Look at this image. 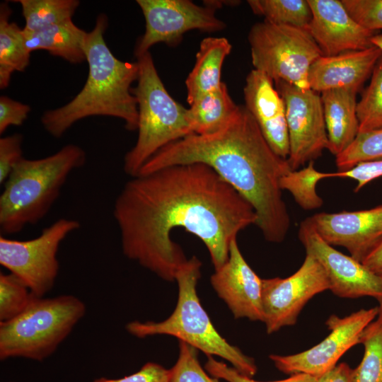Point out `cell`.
<instances>
[{
  "label": "cell",
  "instance_id": "1",
  "mask_svg": "<svg viewBox=\"0 0 382 382\" xmlns=\"http://www.w3.org/2000/svg\"><path fill=\"white\" fill-rule=\"evenodd\" d=\"M113 216L123 254L168 282L187 260L171 238L176 228L204 243L216 270L227 261L238 233L257 221L252 206L199 163L132 177L115 199Z\"/></svg>",
  "mask_w": 382,
  "mask_h": 382
},
{
  "label": "cell",
  "instance_id": "2",
  "mask_svg": "<svg viewBox=\"0 0 382 382\" xmlns=\"http://www.w3.org/2000/svg\"><path fill=\"white\" fill-rule=\"evenodd\" d=\"M199 163L211 167L253 208L256 226L271 243H281L290 228V216L280 187L292 170L287 159L271 148L245 105L219 130L190 134L164 146L138 175L166 167Z\"/></svg>",
  "mask_w": 382,
  "mask_h": 382
},
{
  "label": "cell",
  "instance_id": "3",
  "mask_svg": "<svg viewBox=\"0 0 382 382\" xmlns=\"http://www.w3.org/2000/svg\"><path fill=\"white\" fill-rule=\"evenodd\" d=\"M108 25L106 15L101 13L87 32L88 74L83 87L69 103L41 116L44 129L52 137H61L76 122L91 116L117 117L127 129H137V101L132 84L137 80L139 66L114 56L104 38Z\"/></svg>",
  "mask_w": 382,
  "mask_h": 382
},
{
  "label": "cell",
  "instance_id": "4",
  "mask_svg": "<svg viewBox=\"0 0 382 382\" xmlns=\"http://www.w3.org/2000/svg\"><path fill=\"white\" fill-rule=\"evenodd\" d=\"M86 161L84 150L72 144L42 158H23L5 182L0 196L1 233H16L42 220L69 175Z\"/></svg>",
  "mask_w": 382,
  "mask_h": 382
},
{
  "label": "cell",
  "instance_id": "5",
  "mask_svg": "<svg viewBox=\"0 0 382 382\" xmlns=\"http://www.w3.org/2000/svg\"><path fill=\"white\" fill-rule=\"evenodd\" d=\"M201 267L200 260L192 256L178 270L175 277L178 287V301L168 318L159 322L134 320L128 323L125 328L138 338L158 335L175 337L207 356L220 357L243 375L253 378L257 372L254 359L219 334L200 303L197 285Z\"/></svg>",
  "mask_w": 382,
  "mask_h": 382
},
{
  "label": "cell",
  "instance_id": "6",
  "mask_svg": "<svg viewBox=\"0 0 382 382\" xmlns=\"http://www.w3.org/2000/svg\"><path fill=\"white\" fill-rule=\"evenodd\" d=\"M139 74L132 88L138 108V135L124 157L123 169L131 177L169 144L192 134L188 108L166 89L149 52L137 57Z\"/></svg>",
  "mask_w": 382,
  "mask_h": 382
},
{
  "label": "cell",
  "instance_id": "7",
  "mask_svg": "<svg viewBox=\"0 0 382 382\" xmlns=\"http://www.w3.org/2000/svg\"><path fill=\"white\" fill-rule=\"evenodd\" d=\"M86 310L83 301L74 295L44 298L33 294L21 313L0 322V359L45 360L70 335Z\"/></svg>",
  "mask_w": 382,
  "mask_h": 382
},
{
  "label": "cell",
  "instance_id": "8",
  "mask_svg": "<svg viewBox=\"0 0 382 382\" xmlns=\"http://www.w3.org/2000/svg\"><path fill=\"white\" fill-rule=\"evenodd\" d=\"M248 39L254 69L263 72L274 82L284 81L301 89L310 88L311 66L323 54L307 28L264 20L251 27Z\"/></svg>",
  "mask_w": 382,
  "mask_h": 382
},
{
  "label": "cell",
  "instance_id": "9",
  "mask_svg": "<svg viewBox=\"0 0 382 382\" xmlns=\"http://www.w3.org/2000/svg\"><path fill=\"white\" fill-rule=\"evenodd\" d=\"M79 227V221L61 218L30 240H13L1 235L0 264L22 280L34 295L44 297L58 275L57 254L60 243Z\"/></svg>",
  "mask_w": 382,
  "mask_h": 382
},
{
  "label": "cell",
  "instance_id": "10",
  "mask_svg": "<svg viewBox=\"0 0 382 382\" xmlns=\"http://www.w3.org/2000/svg\"><path fill=\"white\" fill-rule=\"evenodd\" d=\"M145 20V31L137 41L138 57L158 43L179 44L183 35L192 30L213 33L224 30L226 23L216 16V8L190 0H137Z\"/></svg>",
  "mask_w": 382,
  "mask_h": 382
},
{
  "label": "cell",
  "instance_id": "11",
  "mask_svg": "<svg viewBox=\"0 0 382 382\" xmlns=\"http://www.w3.org/2000/svg\"><path fill=\"white\" fill-rule=\"evenodd\" d=\"M378 315V307L360 309L342 318L331 315L325 323L330 332L320 342L297 354L269 357L284 374H306L318 378L333 369L350 348L361 343L363 331Z\"/></svg>",
  "mask_w": 382,
  "mask_h": 382
},
{
  "label": "cell",
  "instance_id": "12",
  "mask_svg": "<svg viewBox=\"0 0 382 382\" xmlns=\"http://www.w3.org/2000/svg\"><path fill=\"white\" fill-rule=\"evenodd\" d=\"M286 108L289 141L288 163L292 170L313 161L328 149V139L320 94L284 81L275 82Z\"/></svg>",
  "mask_w": 382,
  "mask_h": 382
},
{
  "label": "cell",
  "instance_id": "13",
  "mask_svg": "<svg viewBox=\"0 0 382 382\" xmlns=\"http://www.w3.org/2000/svg\"><path fill=\"white\" fill-rule=\"evenodd\" d=\"M328 289L330 284L324 270L308 254L291 276L262 279L263 323L267 332L272 334L294 325L307 302Z\"/></svg>",
  "mask_w": 382,
  "mask_h": 382
},
{
  "label": "cell",
  "instance_id": "14",
  "mask_svg": "<svg viewBox=\"0 0 382 382\" xmlns=\"http://www.w3.org/2000/svg\"><path fill=\"white\" fill-rule=\"evenodd\" d=\"M299 238L306 250L324 270L330 289L341 298L363 296L382 299V279L361 262L327 243L304 219L299 228Z\"/></svg>",
  "mask_w": 382,
  "mask_h": 382
},
{
  "label": "cell",
  "instance_id": "15",
  "mask_svg": "<svg viewBox=\"0 0 382 382\" xmlns=\"http://www.w3.org/2000/svg\"><path fill=\"white\" fill-rule=\"evenodd\" d=\"M305 220L327 243L345 248L361 263L382 242V205L354 212H320Z\"/></svg>",
  "mask_w": 382,
  "mask_h": 382
},
{
  "label": "cell",
  "instance_id": "16",
  "mask_svg": "<svg viewBox=\"0 0 382 382\" xmlns=\"http://www.w3.org/2000/svg\"><path fill=\"white\" fill-rule=\"evenodd\" d=\"M311 20L308 30L324 56L363 50L374 45L375 32L358 23L342 1L308 0Z\"/></svg>",
  "mask_w": 382,
  "mask_h": 382
},
{
  "label": "cell",
  "instance_id": "17",
  "mask_svg": "<svg viewBox=\"0 0 382 382\" xmlns=\"http://www.w3.org/2000/svg\"><path fill=\"white\" fill-rule=\"evenodd\" d=\"M210 281L236 318L263 323L262 279L244 259L236 239L230 244L227 261L215 270Z\"/></svg>",
  "mask_w": 382,
  "mask_h": 382
},
{
  "label": "cell",
  "instance_id": "18",
  "mask_svg": "<svg viewBox=\"0 0 382 382\" xmlns=\"http://www.w3.org/2000/svg\"><path fill=\"white\" fill-rule=\"evenodd\" d=\"M245 108L254 117L273 151L283 158L289 154V141L284 102L265 74L251 70L243 88Z\"/></svg>",
  "mask_w": 382,
  "mask_h": 382
},
{
  "label": "cell",
  "instance_id": "19",
  "mask_svg": "<svg viewBox=\"0 0 382 382\" xmlns=\"http://www.w3.org/2000/svg\"><path fill=\"white\" fill-rule=\"evenodd\" d=\"M382 56L376 46L334 56H321L311 66L308 74L310 88L321 93L335 89H346L357 93L371 76Z\"/></svg>",
  "mask_w": 382,
  "mask_h": 382
},
{
  "label": "cell",
  "instance_id": "20",
  "mask_svg": "<svg viewBox=\"0 0 382 382\" xmlns=\"http://www.w3.org/2000/svg\"><path fill=\"white\" fill-rule=\"evenodd\" d=\"M328 139V149L337 156L359 134L357 93L335 89L320 93Z\"/></svg>",
  "mask_w": 382,
  "mask_h": 382
},
{
  "label": "cell",
  "instance_id": "21",
  "mask_svg": "<svg viewBox=\"0 0 382 382\" xmlns=\"http://www.w3.org/2000/svg\"><path fill=\"white\" fill-rule=\"evenodd\" d=\"M231 49L229 41L223 37H209L201 41L195 65L185 80L189 105L221 85L223 63Z\"/></svg>",
  "mask_w": 382,
  "mask_h": 382
},
{
  "label": "cell",
  "instance_id": "22",
  "mask_svg": "<svg viewBox=\"0 0 382 382\" xmlns=\"http://www.w3.org/2000/svg\"><path fill=\"white\" fill-rule=\"evenodd\" d=\"M23 33L26 49L30 53L42 50L71 64L86 61L87 32L75 25L72 19L32 33L23 30Z\"/></svg>",
  "mask_w": 382,
  "mask_h": 382
},
{
  "label": "cell",
  "instance_id": "23",
  "mask_svg": "<svg viewBox=\"0 0 382 382\" xmlns=\"http://www.w3.org/2000/svg\"><path fill=\"white\" fill-rule=\"evenodd\" d=\"M189 115L192 134H208L221 129L238 109L227 86L222 82L216 89L200 96L190 105Z\"/></svg>",
  "mask_w": 382,
  "mask_h": 382
},
{
  "label": "cell",
  "instance_id": "24",
  "mask_svg": "<svg viewBox=\"0 0 382 382\" xmlns=\"http://www.w3.org/2000/svg\"><path fill=\"white\" fill-rule=\"evenodd\" d=\"M11 8L6 2L0 5V88L10 83L12 74L23 71L30 63V52L25 45L23 28L10 22Z\"/></svg>",
  "mask_w": 382,
  "mask_h": 382
},
{
  "label": "cell",
  "instance_id": "25",
  "mask_svg": "<svg viewBox=\"0 0 382 382\" xmlns=\"http://www.w3.org/2000/svg\"><path fill=\"white\" fill-rule=\"evenodd\" d=\"M25 20L23 30L32 33L72 19L78 0H16Z\"/></svg>",
  "mask_w": 382,
  "mask_h": 382
},
{
  "label": "cell",
  "instance_id": "26",
  "mask_svg": "<svg viewBox=\"0 0 382 382\" xmlns=\"http://www.w3.org/2000/svg\"><path fill=\"white\" fill-rule=\"evenodd\" d=\"M252 11L264 20L278 25L308 28L311 10L304 0H248Z\"/></svg>",
  "mask_w": 382,
  "mask_h": 382
},
{
  "label": "cell",
  "instance_id": "27",
  "mask_svg": "<svg viewBox=\"0 0 382 382\" xmlns=\"http://www.w3.org/2000/svg\"><path fill=\"white\" fill-rule=\"evenodd\" d=\"M313 165L311 161L303 168L289 171L280 180L281 189L289 191L295 202L306 210L316 209L323 205L316 185L320 180L333 178V173L320 172Z\"/></svg>",
  "mask_w": 382,
  "mask_h": 382
},
{
  "label": "cell",
  "instance_id": "28",
  "mask_svg": "<svg viewBox=\"0 0 382 382\" xmlns=\"http://www.w3.org/2000/svg\"><path fill=\"white\" fill-rule=\"evenodd\" d=\"M361 343L364 352L353 369L354 382H382V319L378 316L363 331Z\"/></svg>",
  "mask_w": 382,
  "mask_h": 382
},
{
  "label": "cell",
  "instance_id": "29",
  "mask_svg": "<svg viewBox=\"0 0 382 382\" xmlns=\"http://www.w3.org/2000/svg\"><path fill=\"white\" fill-rule=\"evenodd\" d=\"M359 134L382 129V56L357 104Z\"/></svg>",
  "mask_w": 382,
  "mask_h": 382
},
{
  "label": "cell",
  "instance_id": "30",
  "mask_svg": "<svg viewBox=\"0 0 382 382\" xmlns=\"http://www.w3.org/2000/svg\"><path fill=\"white\" fill-rule=\"evenodd\" d=\"M335 157L338 171L349 170L360 163L382 160V129L358 134Z\"/></svg>",
  "mask_w": 382,
  "mask_h": 382
},
{
  "label": "cell",
  "instance_id": "31",
  "mask_svg": "<svg viewBox=\"0 0 382 382\" xmlns=\"http://www.w3.org/2000/svg\"><path fill=\"white\" fill-rule=\"evenodd\" d=\"M33 294L16 275L0 274V322L9 320L28 306Z\"/></svg>",
  "mask_w": 382,
  "mask_h": 382
},
{
  "label": "cell",
  "instance_id": "32",
  "mask_svg": "<svg viewBox=\"0 0 382 382\" xmlns=\"http://www.w3.org/2000/svg\"><path fill=\"white\" fill-rule=\"evenodd\" d=\"M169 371L170 382H218L200 365L198 350L183 341H179L178 357Z\"/></svg>",
  "mask_w": 382,
  "mask_h": 382
},
{
  "label": "cell",
  "instance_id": "33",
  "mask_svg": "<svg viewBox=\"0 0 382 382\" xmlns=\"http://www.w3.org/2000/svg\"><path fill=\"white\" fill-rule=\"evenodd\" d=\"M351 16L364 28L382 29V0H342Z\"/></svg>",
  "mask_w": 382,
  "mask_h": 382
},
{
  "label": "cell",
  "instance_id": "34",
  "mask_svg": "<svg viewBox=\"0 0 382 382\" xmlns=\"http://www.w3.org/2000/svg\"><path fill=\"white\" fill-rule=\"evenodd\" d=\"M204 369L214 378L227 382H317V378L306 374H295L285 379L274 381H259L238 372L233 366L217 361L212 356H207Z\"/></svg>",
  "mask_w": 382,
  "mask_h": 382
},
{
  "label": "cell",
  "instance_id": "35",
  "mask_svg": "<svg viewBox=\"0 0 382 382\" xmlns=\"http://www.w3.org/2000/svg\"><path fill=\"white\" fill-rule=\"evenodd\" d=\"M21 134L0 139V183H5L13 168L23 158Z\"/></svg>",
  "mask_w": 382,
  "mask_h": 382
},
{
  "label": "cell",
  "instance_id": "36",
  "mask_svg": "<svg viewBox=\"0 0 382 382\" xmlns=\"http://www.w3.org/2000/svg\"><path fill=\"white\" fill-rule=\"evenodd\" d=\"M31 110L30 107L11 98L0 97V134L11 126H21L28 118Z\"/></svg>",
  "mask_w": 382,
  "mask_h": 382
},
{
  "label": "cell",
  "instance_id": "37",
  "mask_svg": "<svg viewBox=\"0 0 382 382\" xmlns=\"http://www.w3.org/2000/svg\"><path fill=\"white\" fill-rule=\"evenodd\" d=\"M93 382H170V371L159 364L149 361L129 376L120 378L101 377Z\"/></svg>",
  "mask_w": 382,
  "mask_h": 382
},
{
  "label": "cell",
  "instance_id": "38",
  "mask_svg": "<svg viewBox=\"0 0 382 382\" xmlns=\"http://www.w3.org/2000/svg\"><path fill=\"white\" fill-rule=\"evenodd\" d=\"M382 176V160L363 162L352 168L333 173V178H349L357 182L354 188L358 192L368 183Z\"/></svg>",
  "mask_w": 382,
  "mask_h": 382
},
{
  "label": "cell",
  "instance_id": "39",
  "mask_svg": "<svg viewBox=\"0 0 382 382\" xmlns=\"http://www.w3.org/2000/svg\"><path fill=\"white\" fill-rule=\"evenodd\" d=\"M317 382H354L353 369L347 363H340L318 378Z\"/></svg>",
  "mask_w": 382,
  "mask_h": 382
},
{
  "label": "cell",
  "instance_id": "40",
  "mask_svg": "<svg viewBox=\"0 0 382 382\" xmlns=\"http://www.w3.org/2000/svg\"><path fill=\"white\" fill-rule=\"evenodd\" d=\"M362 264L382 279V242L365 258Z\"/></svg>",
  "mask_w": 382,
  "mask_h": 382
},
{
  "label": "cell",
  "instance_id": "41",
  "mask_svg": "<svg viewBox=\"0 0 382 382\" xmlns=\"http://www.w3.org/2000/svg\"><path fill=\"white\" fill-rule=\"evenodd\" d=\"M372 44L382 50V34L375 35L371 39Z\"/></svg>",
  "mask_w": 382,
  "mask_h": 382
},
{
  "label": "cell",
  "instance_id": "42",
  "mask_svg": "<svg viewBox=\"0 0 382 382\" xmlns=\"http://www.w3.org/2000/svg\"><path fill=\"white\" fill-rule=\"evenodd\" d=\"M379 306L378 308V316L380 317L382 319V299L378 301Z\"/></svg>",
  "mask_w": 382,
  "mask_h": 382
}]
</instances>
